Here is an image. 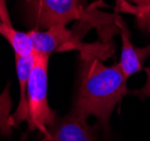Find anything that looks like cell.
Masks as SVG:
<instances>
[{
    "label": "cell",
    "instance_id": "obj_1",
    "mask_svg": "<svg viewBox=\"0 0 150 141\" xmlns=\"http://www.w3.org/2000/svg\"><path fill=\"white\" fill-rule=\"evenodd\" d=\"M127 80L119 63L106 66L99 58L83 60L72 112L85 119L93 115L106 129L113 110L128 93Z\"/></svg>",
    "mask_w": 150,
    "mask_h": 141
},
{
    "label": "cell",
    "instance_id": "obj_2",
    "mask_svg": "<svg viewBox=\"0 0 150 141\" xmlns=\"http://www.w3.org/2000/svg\"><path fill=\"white\" fill-rule=\"evenodd\" d=\"M27 20L33 29H47L54 26H66L72 20H81L85 26H93L102 42L109 43L119 28L118 16L101 13L95 7H88V0H23Z\"/></svg>",
    "mask_w": 150,
    "mask_h": 141
},
{
    "label": "cell",
    "instance_id": "obj_3",
    "mask_svg": "<svg viewBox=\"0 0 150 141\" xmlns=\"http://www.w3.org/2000/svg\"><path fill=\"white\" fill-rule=\"evenodd\" d=\"M50 55L34 52V64L27 85V127L29 131L39 130L46 133L47 128L56 120V112L48 104L47 71Z\"/></svg>",
    "mask_w": 150,
    "mask_h": 141
},
{
    "label": "cell",
    "instance_id": "obj_4",
    "mask_svg": "<svg viewBox=\"0 0 150 141\" xmlns=\"http://www.w3.org/2000/svg\"><path fill=\"white\" fill-rule=\"evenodd\" d=\"M85 30L83 28L69 30L66 26H54L46 30L30 29V37L34 52L50 55L54 52H66L76 49L81 56H88L92 50V44L82 43L81 38Z\"/></svg>",
    "mask_w": 150,
    "mask_h": 141
},
{
    "label": "cell",
    "instance_id": "obj_5",
    "mask_svg": "<svg viewBox=\"0 0 150 141\" xmlns=\"http://www.w3.org/2000/svg\"><path fill=\"white\" fill-rule=\"evenodd\" d=\"M42 141H96V135L85 118L71 111L47 128Z\"/></svg>",
    "mask_w": 150,
    "mask_h": 141
},
{
    "label": "cell",
    "instance_id": "obj_6",
    "mask_svg": "<svg viewBox=\"0 0 150 141\" xmlns=\"http://www.w3.org/2000/svg\"><path fill=\"white\" fill-rule=\"evenodd\" d=\"M121 36V58L119 65L127 79L142 69V64L150 55V45L146 47H134L130 39V33L119 16L115 19Z\"/></svg>",
    "mask_w": 150,
    "mask_h": 141
},
{
    "label": "cell",
    "instance_id": "obj_7",
    "mask_svg": "<svg viewBox=\"0 0 150 141\" xmlns=\"http://www.w3.org/2000/svg\"><path fill=\"white\" fill-rule=\"evenodd\" d=\"M0 35H2L10 44L15 55L28 56L34 53V47L28 31L24 33L13 28L8 13L6 0H0Z\"/></svg>",
    "mask_w": 150,
    "mask_h": 141
},
{
    "label": "cell",
    "instance_id": "obj_8",
    "mask_svg": "<svg viewBox=\"0 0 150 141\" xmlns=\"http://www.w3.org/2000/svg\"><path fill=\"white\" fill-rule=\"evenodd\" d=\"M16 62V72L19 82V103L16 109V112L13 114V121L16 124L26 121L28 117V108H27V85L30 71L34 64V53L28 56L15 55Z\"/></svg>",
    "mask_w": 150,
    "mask_h": 141
},
{
    "label": "cell",
    "instance_id": "obj_9",
    "mask_svg": "<svg viewBox=\"0 0 150 141\" xmlns=\"http://www.w3.org/2000/svg\"><path fill=\"white\" fill-rule=\"evenodd\" d=\"M115 12L134 16L138 27L150 34V0H115Z\"/></svg>",
    "mask_w": 150,
    "mask_h": 141
},
{
    "label": "cell",
    "instance_id": "obj_10",
    "mask_svg": "<svg viewBox=\"0 0 150 141\" xmlns=\"http://www.w3.org/2000/svg\"><path fill=\"white\" fill-rule=\"evenodd\" d=\"M146 75H147V80H146V83H144V85L141 87V89H139V90H136L133 94H136L138 95L140 98H150V66L149 67H147L146 69Z\"/></svg>",
    "mask_w": 150,
    "mask_h": 141
}]
</instances>
